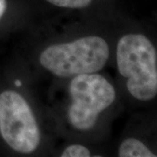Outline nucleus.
<instances>
[{"label":"nucleus","mask_w":157,"mask_h":157,"mask_svg":"<svg viewBox=\"0 0 157 157\" xmlns=\"http://www.w3.org/2000/svg\"><path fill=\"white\" fill-rule=\"evenodd\" d=\"M50 4L58 7L71 8V9H81L88 6L92 0H46Z\"/></svg>","instance_id":"obj_6"},{"label":"nucleus","mask_w":157,"mask_h":157,"mask_svg":"<svg viewBox=\"0 0 157 157\" xmlns=\"http://www.w3.org/2000/svg\"><path fill=\"white\" fill-rule=\"evenodd\" d=\"M120 157H155L148 147L140 140L129 138L121 144L119 148Z\"/></svg>","instance_id":"obj_5"},{"label":"nucleus","mask_w":157,"mask_h":157,"mask_svg":"<svg viewBox=\"0 0 157 157\" xmlns=\"http://www.w3.org/2000/svg\"><path fill=\"white\" fill-rule=\"evenodd\" d=\"M20 85H21V82H20L19 80H17V81H16V86H20Z\"/></svg>","instance_id":"obj_9"},{"label":"nucleus","mask_w":157,"mask_h":157,"mask_svg":"<svg viewBox=\"0 0 157 157\" xmlns=\"http://www.w3.org/2000/svg\"><path fill=\"white\" fill-rule=\"evenodd\" d=\"M120 73L128 78L127 88L134 98L150 101L157 94V53L151 41L142 34H128L117 44Z\"/></svg>","instance_id":"obj_1"},{"label":"nucleus","mask_w":157,"mask_h":157,"mask_svg":"<svg viewBox=\"0 0 157 157\" xmlns=\"http://www.w3.org/2000/svg\"><path fill=\"white\" fill-rule=\"evenodd\" d=\"M109 57L105 39L87 36L73 42L52 45L42 52L39 62L43 67L58 77L67 78L99 72Z\"/></svg>","instance_id":"obj_2"},{"label":"nucleus","mask_w":157,"mask_h":157,"mask_svg":"<svg viewBox=\"0 0 157 157\" xmlns=\"http://www.w3.org/2000/svg\"><path fill=\"white\" fill-rule=\"evenodd\" d=\"M6 8H7L6 0H0V19L4 16L6 11Z\"/></svg>","instance_id":"obj_8"},{"label":"nucleus","mask_w":157,"mask_h":157,"mask_svg":"<svg viewBox=\"0 0 157 157\" xmlns=\"http://www.w3.org/2000/svg\"><path fill=\"white\" fill-rule=\"evenodd\" d=\"M62 157H89L90 150L82 145H71L67 147L61 155Z\"/></svg>","instance_id":"obj_7"},{"label":"nucleus","mask_w":157,"mask_h":157,"mask_svg":"<svg viewBox=\"0 0 157 157\" xmlns=\"http://www.w3.org/2000/svg\"><path fill=\"white\" fill-rule=\"evenodd\" d=\"M0 134L12 149L30 154L40 142V131L33 112L18 93L7 90L0 94Z\"/></svg>","instance_id":"obj_4"},{"label":"nucleus","mask_w":157,"mask_h":157,"mask_svg":"<svg viewBox=\"0 0 157 157\" xmlns=\"http://www.w3.org/2000/svg\"><path fill=\"white\" fill-rule=\"evenodd\" d=\"M72 104L68 121L74 128L86 131L96 123L101 112L115 99V90L107 78L98 73L76 75L69 86Z\"/></svg>","instance_id":"obj_3"}]
</instances>
